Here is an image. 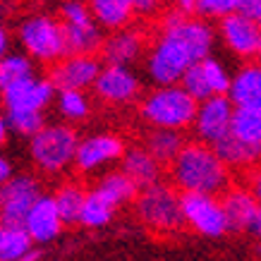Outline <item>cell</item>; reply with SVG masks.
I'll return each instance as SVG.
<instances>
[{"label":"cell","instance_id":"cell-31","mask_svg":"<svg viewBox=\"0 0 261 261\" xmlns=\"http://www.w3.org/2000/svg\"><path fill=\"white\" fill-rule=\"evenodd\" d=\"M5 125L22 137H34L41 127L46 125L43 122V113L36 111H8V118H5Z\"/></svg>","mask_w":261,"mask_h":261},{"label":"cell","instance_id":"cell-3","mask_svg":"<svg viewBox=\"0 0 261 261\" xmlns=\"http://www.w3.org/2000/svg\"><path fill=\"white\" fill-rule=\"evenodd\" d=\"M194 113H197V101H192L180 89V84L153 89L142 101V118L156 129L182 132L192 127Z\"/></svg>","mask_w":261,"mask_h":261},{"label":"cell","instance_id":"cell-20","mask_svg":"<svg viewBox=\"0 0 261 261\" xmlns=\"http://www.w3.org/2000/svg\"><path fill=\"white\" fill-rule=\"evenodd\" d=\"M63 43L65 58L67 56H91L101 46V29L96 22L87 24H63Z\"/></svg>","mask_w":261,"mask_h":261},{"label":"cell","instance_id":"cell-18","mask_svg":"<svg viewBox=\"0 0 261 261\" xmlns=\"http://www.w3.org/2000/svg\"><path fill=\"white\" fill-rule=\"evenodd\" d=\"M129 180L137 185V190H146L151 185L161 182L163 168L159 161L151 159V153L146 149H127L122 153V170Z\"/></svg>","mask_w":261,"mask_h":261},{"label":"cell","instance_id":"cell-11","mask_svg":"<svg viewBox=\"0 0 261 261\" xmlns=\"http://www.w3.org/2000/svg\"><path fill=\"white\" fill-rule=\"evenodd\" d=\"M221 208H223V216H225V223H228V230L259 235L261 211H259V201H256V197L252 192L228 190L221 201Z\"/></svg>","mask_w":261,"mask_h":261},{"label":"cell","instance_id":"cell-21","mask_svg":"<svg viewBox=\"0 0 261 261\" xmlns=\"http://www.w3.org/2000/svg\"><path fill=\"white\" fill-rule=\"evenodd\" d=\"M89 12L94 22L108 29H125L135 17V0H89Z\"/></svg>","mask_w":261,"mask_h":261},{"label":"cell","instance_id":"cell-10","mask_svg":"<svg viewBox=\"0 0 261 261\" xmlns=\"http://www.w3.org/2000/svg\"><path fill=\"white\" fill-rule=\"evenodd\" d=\"M101 65L94 56H67L58 60L50 70V87L56 91H82L94 84Z\"/></svg>","mask_w":261,"mask_h":261},{"label":"cell","instance_id":"cell-5","mask_svg":"<svg viewBox=\"0 0 261 261\" xmlns=\"http://www.w3.org/2000/svg\"><path fill=\"white\" fill-rule=\"evenodd\" d=\"M77 144V132L70 125H43L32 137V159L46 173H63L74 161Z\"/></svg>","mask_w":261,"mask_h":261},{"label":"cell","instance_id":"cell-26","mask_svg":"<svg viewBox=\"0 0 261 261\" xmlns=\"http://www.w3.org/2000/svg\"><path fill=\"white\" fill-rule=\"evenodd\" d=\"M211 149H214V153L221 159V163L225 168L249 166V163H254V161L259 159V151H261V149H254V146H247V144L238 142L235 137H230V135H225L223 139H218Z\"/></svg>","mask_w":261,"mask_h":261},{"label":"cell","instance_id":"cell-35","mask_svg":"<svg viewBox=\"0 0 261 261\" xmlns=\"http://www.w3.org/2000/svg\"><path fill=\"white\" fill-rule=\"evenodd\" d=\"M10 177H12V163L5 156H0V185H5Z\"/></svg>","mask_w":261,"mask_h":261},{"label":"cell","instance_id":"cell-34","mask_svg":"<svg viewBox=\"0 0 261 261\" xmlns=\"http://www.w3.org/2000/svg\"><path fill=\"white\" fill-rule=\"evenodd\" d=\"M235 15L259 22L261 19V0H235Z\"/></svg>","mask_w":261,"mask_h":261},{"label":"cell","instance_id":"cell-29","mask_svg":"<svg viewBox=\"0 0 261 261\" xmlns=\"http://www.w3.org/2000/svg\"><path fill=\"white\" fill-rule=\"evenodd\" d=\"M34 242L29 240L24 228L0 225V261H17L19 256L34 249Z\"/></svg>","mask_w":261,"mask_h":261},{"label":"cell","instance_id":"cell-39","mask_svg":"<svg viewBox=\"0 0 261 261\" xmlns=\"http://www.w3.org/2000/svg\"><path fill=\"white\" fill-rule=\"evenodd\" d=\"M5 139H8V125H5V118L0 115V146L5 144Z\"/></svg>","mask_w":261,"mask_h":261},{"label":"cell","instance_id":"cell-27","mask_svg":"<svg viewBox=\"0 0 261 261\" xmlns=\"http://www.w3.org/2000/svg\"><path fill=\"white\" fill-rule=\"evenodd\" d=\"M32 77H36L32 58L22 56V53H8L5 58H0V94Z\"/></svg>","mask_w":261,"mask_h":261},{"label":"cell","instance_id":"cell-37","mask_svg":"<svg viewBox=\"0 0 261 261\" xmlns=\"http://www.w3.org/2000/svg\"><path fill=\"white\" fill-rule=\"evenodd\" d=\"M175 5H177V12L190 17V12H194L197 8V0H175Z\"/></svg>","mask_w":261,"mask_h":261},{"label":"cell","instance_id":"cell-15","mask_svg":"<svg viewBox=\"0 0 261 261\" xmlns=\"http://www.w3.org/2000/svg\"><path fill=\"white\" fill-rule=\"evenodd\" d=\"M56 89L50 87L48 80H24L15 87H10L8 91H3V103L8 111H36L41 113L48 103L53 101Z\"/></svg>","mask_w":261,"mask_h":261},{"label":"cell","instance_id":"cell-13","mask_svg":"<svg viewBox=\"0 0 261 261\" xmlns=\"http://www.w3.org/2000/svg\"><path fill=\"white\" fill-rule=\"evenodd\" d=\"M221 36L228 48L240 58H256L261 50V29L259 22L245 19L240 15H228L221 19Z\"/></svg>","mask_w":261,"mask_h":261},{"label":"cell","instance_id":"cell-28","mask_svg":"<svg viewBox=\"0 0 261 261\" xmlns=\"http://www.w3.org/2000/svg\"><path fill=\"white\" fill-rule=\"evenodd\" d=\"M113 214H115V206H111L98 192L91 190V192H87V197H84L80 223L87 225V228H103V225L111 223Z\"/></svg>","mask_w":261,"mask_h":261},{"label":"cell","instance_id":"cell-25","mask_svg":"<svg viewBox=\"0 0 261 261\" xmlns=\"http://www.w3.org/2000/svg\"><path fill=\"white\" fill-rule=\"evenodd\" d=\"M185 137L182 132H175V129H153L146 139V151L151 153V159L159 161L161 166L163 163H170V161L180 153V149L185 146Z\"/></svg>","mask_w":261,"mask_h":261},{"label":"cell","instance_id":"cell-2","mask_svg":"<svg viewBox=\"0 0 261 261\" xmlns=\"http://www.w3.org/2000/svg\"><path fill=\"white\" fill-rule=\"evenodd\" d=\"M173 185L182 194H208L216 197L228 190L230 170L221 163L211 146L201 142H190L170 161Z\"/></svg>","mask_w":261,"mask_h":261},{"label":"cell","instance_id":"cell-17","mask_svg":"<svg viewBox=\"0 0 261 261\" xmlns=\"http://www.w3.org/2000/svg\"><path fill=\"white\" fill-rule=\"evenodd\" d=\"M225 98L232 108H261V70L259 65H247L230 77Z\"/></svg>","mask_w":261,"mask_h":261},{"label":"cell","instance_id":"cell-30","mask_svg":"<svg viewBox=\"0 0 261 261\" xmlns=\"http://www.w3.org/2000/svg\"><path fill=\"white\" fill-rule=\"evenodd\" d=\"M201 72H204V80L208 84V91L211 96H225L228 91V84H230V74L225 70V65L221 60H216V58H204L201 63H199Z\"/></svg>","mask_w":261,"mask_h":261},{"label":"cell","instance_id":"cell-1","mask_svg":"<svg viewBox=\"0 0 261 261\" xmlns=\"http://www.w3.org/2000/svg\"><path fill=\"white\" fill-rule=\"evenodd\" d=\"M214 29L204 19H194L170 10L163 19V34L153 43L146 60L151 80L159 87H173L192 65L211 56Z\"/></svg>","mask_w":261,"mask_h":261},{"label":"cell","instance_id":"cell-16","mask_svg":"<svg viewBox=\"0 0 261 261\" xmlns=\"http://www.w3.org/2000/svg\"><path fill=\"white\" fill-rule=\"evenodd\" d=\"M24 230L32 242H50L60 235L63 230V221L56 211V204H53V197L48 194H41L36 201L32 204V208L27 211V218H24Z\"/></svg>","mask_w":261,"mask_h":261},{"label":"cell","instance_id":"cell-14","mask_svg":"<svg viewBox=\"0 0 261 261\" xmlns=\"http://www.w3.org/2000/svg\"><path fill=\"white\" fill-rule=\"evenodd\" d=\"M94 91L101 96L103 101L111 103H127L137 98L139 94V80L129 67L120 65H108L103 67L94 80Z\"/></svg>","mask_w":261,"mask_h":261},{"label":"cell","instance_id":"cell-9","mask_svg":"<svg viewBox=\"0 0 261 261\" xmlns=\"http://www.w3.org/2000/svg\"><path fill=\"white\" fill-rule=\"evenodd\" d=\"M230 115H232V106L225 96H208L206 101L197 103V113L192 120L197 142L214 146L218 139H223L230 129Z\"/></svg>","mask_w":261,"mask_h":261},{"label":"cell","instance_id":"cell-8","mask_svg":"<svg viewBox=\"0 0 261 261\" xmlns=\"http://www.w3.org/2000/svg\"><path fill=\"white\" fill-rule=\"evenodd\" d=\"M182 221L206 238H221L228 232L221 201L208 194H180Z\"/></svg>","mask_w":261,"mask_h":261},{"label":"cell","instance_id":"cell-24","mask_svg":"<svg viewBox=\"0 0 261 261\" xmlns=\"http://www.w3.org/2000/svg\"><path fill=\"white\" fill-rule=\"evenodd\" d=\"M94 190L98 192V194H101V197L106 199L111 206H115V208H118L120 204H127V201L137 199V194H139L137 185L129 180L125 173H108V175H103Z\"/></svg>","mask_w":261,"mask_h":261},{"label":"cell","instance_id":"cell-32","mask_svg":"<svg viewBox=\"0 0 261 261\" xmlns=\"http://www.w3.org/2000/svg\"><path fill=\"white\" fill-rule=\"evenodd\" d=\"M58 111L67 120H84L89 115V98L82 91H58Z\"/></svg>","mask_w":261,"mask_h":261},{"label":"cell","instance_id":"cell-38","mask_svg":"<svg viewBox=\"0 0 261 261\" xmlns=\"http://www.w3.org/2000/svg\"><path fill=\"white\" fill-rule=\"evenodd\" d=\"M8 46H10L8 34H5V29L0 27V58H5V56H8Z\"/></svg>","mask_w":261,"mask_h":261},{"label":"cell","instance_id":"cell-23","mask_svg":"<svg viewBox=\"0 0 261 261\" xmlns=\"http://www.w3.org/2000/svg\"><path fill=\"white\" fill-rule=\"evenodd\" d=\"M84 197H87V190L82 185H77V182H65L63 187H58V192L53 194V204H56V211L60 216L63 225L80 223Z\"/></svg>","mask_w":261,"mask_h":261},{"label":"cell","instance_id":"cell-22","mask_svg":"<svg viewBox=\"0 0 261 261\" xmlns=\"http://www.w3.org/2000/svg\"><path fill=\"white\" fill-rule=\"evenodd\" d=\"M228 135L247 146L261 149V108H232Z\"/></svg>","mask_w":261,"mask_h":261},{"label":"cell","instance_id":"cell-7","mask_svg":"<svg viewBox=\"0 0 261 261\" xmlns=\"http://www.w3.org/2000/svg\"><path fill=\"white\" fill-rule=\"evenodd\" d=\"M41 197V185L32 175H12L0 185V225L24 228V218L32 204Z\"/></svg>","mask_w":261,"mask_h":261},{"label":"cell","instance_id":"cell-19","mask_svg":"<svg viewBox=\"0 0 261 261\" xmlns=\"http://www.w3.org/2000/svg\"><path fill=\"white\" fill-rule=\"evenodd\" d=\"M142 32L137 29H118V34H113L111 39L103 43V56L108 60V65H120L127 67L129 63H135L139 53H142Z\"/></svg>","mask_w":261,"mask_h":261},{"label":"cell","instance_id":"cell-36","mask_svg":"<svg viewBox=\"0 0 261 261\" xmlns=\"http://www.w3.org/2000/svg\"><path fill=\"white\" fill-rule=\"evenodd\" d=\"M161 0H135V12L137 10H139V12H153Z\"/></svg>","mask_w":261,"mask_h":261},{"label":"cell","instance_id":"cell-33","mask_svg":"<svg viewBox=\"0 0 261 261\" xmlns=\"http://www.w3.org/2000/svg\"><path fill=\"white\" fill-rule=\"evenodd\" d=\"M194 12L206 19H223L228 15H235V0H197Z\"/></svg>","mask_w":261,"mask_h":261},{"label":"cell","instance_id":"cell-12","mask_svg":"<svg viewBox=\"0 0 261 261\" xmlns=\"http://www.w3.org/2000/svg\"><path fill=\"white\" fill-rule=\"evenodd\" d=\"M122 153H125V144H122L120 137L94 135L77 144L72 163H74V168L80 173H91V170L106 166V163H113V161L122 159Z\"/></svg>","mask_w":261,"mask_h":261},{"label":"cell","instance_id":"cell-4","mask_svg":"<svg viewBox=\"0 0 261 261\" xmlns=\"http://www.w3.org/2000/svg\"><path fill=\"white\" fill-rule=\"evenodd\" d=\"M137 214L146 228L156 232H175L185 225L180 211V194L173 185L163 180L137 194Z\"/></svg>","mask_w":261,"mask_h":261},{"label":"cell","instance_id":"cell-6","mask_svg":"<svg viewBox=\"0 0 261 261\" xmlns=\"http://www.w3.org/2000/svg\"><path fill=\"white\" fill-rule=\"evenodd\" d=\"M19 41L27 48V58L41 63H58L65 58L63 27L48 15H36L19 27Z\"/></svg>","mask_w":261,"mask_h":261},{"label":"cell","instance_id":"cell-40","mask_svg":"<svg viewBox=\"0 0 261 261\" xmlns=\"http://www.w3.org/2000/svg\"><path fill=\"white\" fill-rule=\"evenodd\" d=\"M17 261H39V252H36V249H29V252L24 254V256H19Z\"/></svg>","mask_w":261,"mask_h":261}]
</instances>
